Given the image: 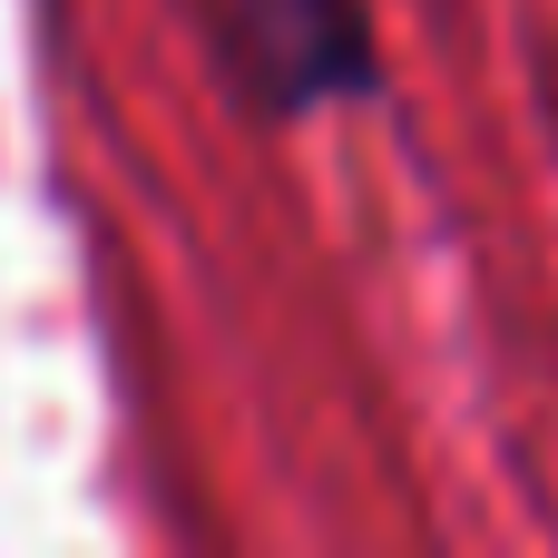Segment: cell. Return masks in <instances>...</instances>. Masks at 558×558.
I'll list each match as a JSON object with an SVG mask.
<instances>
[{
    "label": "cell",
    "instance_id": "cell-1",
    "mask_svg": "<svg viewBox=\"0 0 558 558\" xmlns=\"http://www.w3.org/2000/svg\"><path fill=\"white\" fill-rule=\"evenodd\" d=\"M216 39L235 88L265 108H324L373 78L363 0H216Z\"/></svg>",
    "mask_w": 558,
    "mask_h": 558
}]
</instances>
